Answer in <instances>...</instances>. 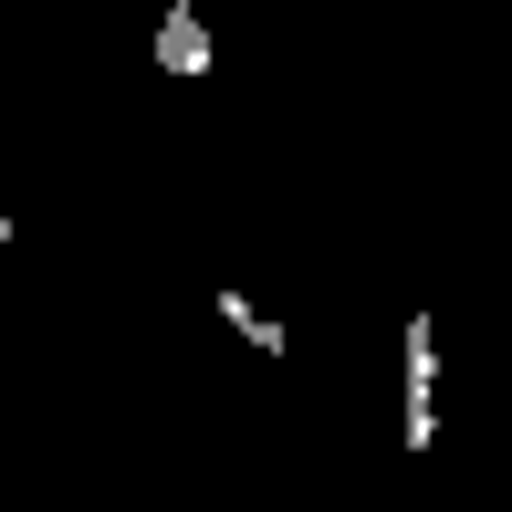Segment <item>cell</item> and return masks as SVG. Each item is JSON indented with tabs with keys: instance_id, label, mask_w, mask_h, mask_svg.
I'll return each instance as SVG.
<instances>
[{
	"instance_id": "2",
	"label": "cell",
	"mask_w": 512,
	"mask_h": 512,
	"mask_svg": "<svg viewBox=\"0 0 512 512\" xmlns=\"http://www.w3.org/2000/svg\"><path fill=\"white\" fill-rule=\"evenodd\" d=\"M220 324L251 345V356H293V335H283V324H272L262 304H251V293H230V283H220Z\"/></svg>"
},
{
	"instance_id": "1",
	"label": "cell",
	"mask_w": 512,
	"mask_h": 512,
	"mask_svg": "<svg viewBox=\"0 0 512 512\" xmlns=\"http://www.w3.org/2000/svg\"><path fill=\"white\" fill-rule=\"evenodd\" d=\"M157 63H168L178 84H199L209 63H220V53H209V32H199V11H189V0H168V21H157Z\"/></svg>"
},
{
	"instance_id": "3",
	"label": "cell",
	"mask_w": 512,
	"mask_h": 512,
	"mask_svg": "<svg viewBox=\"0 0 512 512\" xmlns=\"http://www.w3.org/2000/svg\"><path fill=\"white\" fill-rule=\"evenodd\" d=\"M0 241H11V220H0Z\"/></svg>"
}]
</instances>
